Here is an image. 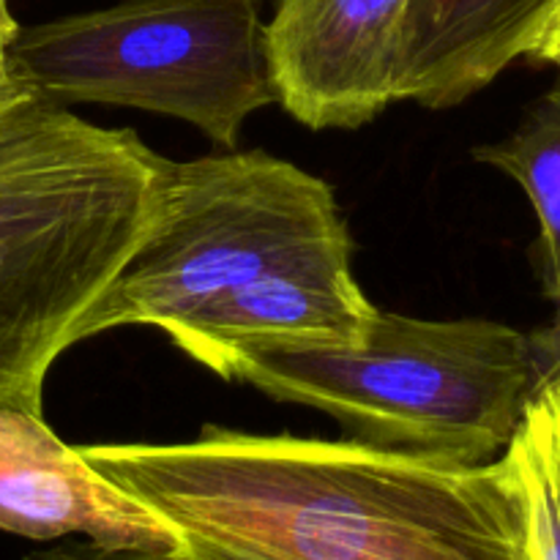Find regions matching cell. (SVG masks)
Segmentation results:
<instances>
[{
  "label": "cell",
  "mask_w": 560,
  "mask_h": 560,
  "mask_svg": "<svg viewBox=\"0 0 560 560\" xmlns=\"http://www.w3.org/2000/svg\"><path fill=\"white\" fill-rule=\"evenodd\" d=\"M80 454L151 509L189 560H534L503 457L457 465L224 427Z\"/></svg>",
  "instance_id": "6da1fadb"
},
{
  "label": "cell",
  "mask_w": 560,
  "mask_h": 560,
  "mask_svg": "<svg viewBox=\"0 0 560 560\" xmlns=\"http://www.w3.org/2000/svg\"><path fill=\"white\" fill-rule=\"evenodd\" d=\"M159 162L31 85L0 107V408L44 416L49 366L145 233Z\"/></svg>",
  "instance_id": "7a4b0ae2"
},
{
  "label": "cell",
  "mask_w": 560,
  "mask_h": 560,
  "mask_svg": "<svg viewBox=\"0 0 560 560\" xmlns=\"http://www.w3.org/2000/svg\"><path fill=\"white\" fill-rule=\"evenodd\" d=\"M337 419L350 441L457 465L498 459L534 397L528 334L377 310L359 339L233 350L217 372Z\"/></svg>",
  "instance_id": "3957f363"
},
{
  "label": "cell",
  "mask_w": 560,
  "mask_h": 560,
  "mask_svg": "<svg viewBox=\"0 0 560 560\" xmlns=\"http://www.w3.org/2000/svg\"><path fill=\"white\" fill-rule=\"evenodd\" d=\"M9 71L63 107L173 115L228 151L252 113L277 104L257 0H120L20 27Z\"/></svg>",
  "instance_id": "277c9868"
},
{
  "label": "cell",
  "mask_w": 560,
  "mask_h": 560,
  "mask_svg": "<svg viewBox=\"0 0 560 560\" xmlns=\"http://www.w3.org/2000/svg\"><path fill=\"white\" fill-rule=\"evenodd\" d=\"M331 186L266 151L162 156L145 233L74 326L71 345L126 326L164 331L301 249L342 238Z\"/></svg>",
  "instance_id": "5b68a950"
},
{
  "label": "cell",
  "mask_w": 560,
  "mask_h": 560,
  "mask_svg": "<svg viewBox=\"0 0 560 560\" xmlns=\"http://www.w3.org/2000/svg\"><path fill=\"white\" fill-rule=\"evenodd\" d=\"M408 0H277L266 52L277 102L310 129H359L394 98Z\"/></svg>",
  "instance_id": "8992f818"
},
{
  "label": "cell",
  "mask_w": 560,
  "mask_h": 560,
  "mask_svg": "<svg viewBox=\"0 0 560 560\" xmlns=\"http://www.w3.org/2000/svg\"><path fill=\"white\" fill-rule=\"evenodd\" d=\"M350 235L301 249L164 328L170 339L219 372L233 350L301 339H359L375 306L350 268Z\"/></svg>",
  "instance_id": "52a82bcc"
},
{
  "label": "cell",
  "mask_w": 560,
  "mask_h": 560,
  "mask_svg": "<svg viewBox=\"0 0 560 560\" xmlns=\"http://www.w3.org/2000/svg\"><path fill=\"white\" fill-rule=\"evenodd\" d=\"M0 530L36 541L82 536L98 545L180 550L173 530L104 479L44 424L0 408Z\"/></svg>",
  "instance_id": "ba28073f"
},
{
  "label": "cell",
  "mask_w": 560,
  "mask_h": 560,
  "mask_svg": "<svg viewBox=\"0 0 560 560\" xmlns=\"http://www.w3.org/2000/svg\"><path fill=\"white\" fill-rule=\"evenodd\" d=\"M558 0H408L394 98L457 107L525 58Z\"/></svg>",
  "instance_id": "9c48e42d"
},
{
  "label": "cell",
  "mask_w": 560,
  "mask_h": 560,
  "mask_svg": "<svg viewBox=\"0 0 560 560\" xmlns=\"http://www.w3.org/2000/svg\"><path fill=\"white\" fill-rule=\"evenodd\" d=\"M474 159L517 180L539 219L541 284L560 306V80L536 98L501 142L474 148Z\"/></svg>",
  "instance_id": "30bf717a"
},
{
  "label": "cell",
  "mask_w": 560,
  "mask_h": 560,
  "mask_svg": "<svg viewBox=\"0 0 560 560\" xmlns=\"http://www.w3.org/2000/svg\"><path fill=\"white\" fill-rule=\"evenodd\" d=\"M501 457L523 495L530 558L560 560V383L530 397L517 435Z\"/></svg>",
  "instance_id": "8fae6325"
},
{
  "label": "cell",
  "mask_w": 560,
  "mask_h": 560,
  "mask_svg": "<svg viewBox=\"0 0 560 560\" xmlns=\"http://www.w3.org/2000/svg\"><path fill=\"white\" fill-rule=\"evenodd\" d=\"M22 560H189L180 550H148V547L98 545V541H60Z\"/></svg>",
  "instance_id": "7c38bea8"
},
{
  "label": "cell",
  "mask_w": 560,
  "mask_h": 560,
  "mask_svg": "<svg viewBox=\"0 0 560 560\" xmlns=\"http://www.w3.org/2000/svg\"><path fill=\"white\" fill-rule=\"evenodd\" d=\"M530 370H534V394L560 383V306L547 326L528 334Z\"/></svg>",
  "instance_id": "4fadbf2b"
},
{
  "label": "cell",
  "mask_w": 560,
  "mask_h": 560,
  "mask_svg": "<svg viewBox=\"0 0 560 560\" xmlns=\"http://www.w3.org/2000/svg\"><path fill=\"white\" fill-rule=\"evenodd\" d=\"M525 58L534 60V63L556 66V69H560V0L552 5L550 16H547V22L541 25L539 36L530 44Z\"/></svg>",
  "instance_id": "5bb4252c"
},
{
  "label": "cell",
  "mask_w": 560,
  "mask_h": 560,
  "mask_svg": "<svg viewBox=\"0 0 560 560\" xmlns=\"http://www.w3.org/2000/svg\"><path fill=\"white\" fill-rule=\"evenodd\" d=\"M16 31H20V25H16V20L11 16L9 0H0V77H11L9 47L11 42H14Z\"/></svg>",
  "instance_id": "9a60e30c"
},
{
  "label": "cell",
  "mask_w": 560,
  "mask_h": 560,
  "mask_svg": "<svg viewBox=\"0 0 560 560\" xmlns=\"http://www.w3.org/2000/svg\"><path fill=\"white\" fill-rule=\"evenodd\" d=\"M22 88H25V82H20L16 77H0V107H3L5 102H11Z\"/></svg>",
  "instance_id": "2e32d148"
}]
</instances>
